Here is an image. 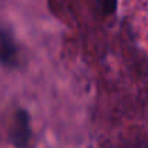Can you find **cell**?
I'll use <instances>...</instances> for the list:
<instances>
[{
    "label": "cell",
    "instance_id": "cell-1",
    "mask_svg": "<svg viewBox=\"0 0 148 148\" xmlns=\"http://www.w3.org/2000/svg\"><path fill=\"white\" fill-rule=\"evenodd\" d=\"M10 144L14 148H27L32 141L30 115L26 109L19 108L13 115V124L9 131Z\"/></svg>",
    "mask_w": 148,
    "mask_h": 148
},
{
    "label": "cell",
    "instance_id": "cell-2",
    "mask_svg": "<svg viewBox=\"0 0 148 148\" xmlns=\"http://www.w3.org/2000/svg\"><path fill=\"white\" fill-rule=\"evenodd\" d=\"M20 62V49L10 29L0 26V65L7 69H14Z\"/></svg>",
    "mask_w": 148,
    "mask_h": 148
},
{
    "label": "cell",
    "instance_id": "cell-3",
    "mask_svg": "<svg viewBox=\"0 0 148 148\" xmlns=\"http://www.w3.org/2000/svg\"><path fill=\"white\" fill-rule=\"evenodd\" d=\"M99 7L103 14L111 16L116 12L118 7V0H99Z\"/></svg>",
    "mask_w": 148,
    "mask_h": 148
}]
</instances>
